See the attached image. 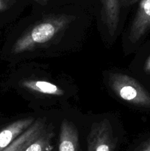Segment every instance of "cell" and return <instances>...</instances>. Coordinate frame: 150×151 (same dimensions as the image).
Wrapping results in <instances>:
<instances>
[{
  "instance_id": "cell-1",
  "label": "cell",
  "mask_w": 150,
  "mask_h": 151,
  "mask_svg": "<svg viewBox=\"0 0 150 151\" xmlns=\"http://www.w3.org/2000/svg\"><path fill=\"white\" fill-rule=\"evenodd\" d=\"M74 19L66 14L51 15L31 27L13 44L14 54L32 51L57 36Z\"/></svg>"
},
{
  "instance_id": "cell-2",
  "label": "cell",
  "mask_w": 150,
  "mask_h": 151,
  "mask_svg": "<svg viewBox=\"0 0 150 151\" xmlns=\"http://www.w3.org/2000/svg\"><path fill=\"white\" fill-rule=\"evenodd\" d=\"M108 85L121 100L140 107L150 108V94L135 79L121 73H110Z\"/></svg>"
},
{
  "instance_id": "cell-3",
  "label": "cell",
  "mask_w": 150,
  "mask_h": 151,
  "mask_svg": "<svg viewBox=\"0 0 150 151\" xmlns=\"http://www.w3.org/2000/svg\"><path fill=\"white\" fill-rule=\"evenodd\" d=\"M116 139L111 123L104 119L94 124L88 137V151H114Z\"/></svg>"
},
{
  "instance_id": "cell-4",
  "label": "cell",
  "mask_w": 150,
  "mask_h": 151,
  "mask_svg": "<svg viewBox=\"0 0 150 151\" xmlns=\"http://www.w3.org/2000/svg\"><path fill=\"white\" fill-rule=\"evenodd\" d=\"M150 29V0H141L129 30V39L138 42Z\"/></svg>"
},
{
  "instance_id": "cell-5",
  "label": "cell",
  "mask_w": 150,
  "mask_h": 151,
  "mask_svg": "<svg viewBox=\"0 0 150 151\" xmlns=\"http://www.w3.org/2000/svg\"><path fill=\"white\" fill-rule=\"evenodd\" d=\"M58 151H82L77 128L73 122L66 119L60 125Z\"/></svg>"
},
{
  "instance_id": "cell-6",
  "label": "cell",
  "mask_w": 150,
  "mask_h": 151,
  "mask_svg": "<svg viewBox=\"0 0 150 151\" xmlns=\"http://www.w3.org/2000/svg\"><path fill=\"white\" fill-rule=\"evenodd\" d=\"M33 118L19 119L0 131V151L8 147L22 134L25 132L35 122Z\"/></svg>"
},
{
  "instance_id": "cell-7",
  "label": "cell",
  "mask_w": 150,
  "mask_h": 151,
  "mask_svg": "<svg viewBox=\"0 0 150 151\" xmlns=\"http://www.w3.org/2000/svg\"><path fill=\"white\" fill-rule=\"evenodd\" d=\"M46 129L45 122L41 119H37L24 134L2 151H24Z\"/></svg>"
},
{
  "instance_id": "cell-8",
  "label": "cell",
  "mask_w": 150,
  "mask_h": 151,
  "mask_svg": "<svg viewBox=\"0 0 150 151\" xmlns=\"http://www.w3.org/2000/svg\"><path fill=\"white\" fill-rule=\"evenodd\" d=\"M101 3V16L109 33L114 35L118 28L120 16L119 0H100Z\"/></svg>"
},
{
  "instance_id": "cell-9",
  "label": "cell",
  "mask_w": 150,
  "mask_h": 151,
  "mask_svg": "<svg viewBox=\"0 0 150 151\" xmlns=\"http://www.w3.org/2000/svg\"><path fill=\"white\" fill-rule=\"evenodd\" d=\"M20 84L25 89L45 95L59 97L63 96L65 93L60 86L44 80L26 79L22 81Z\"/></svg>"
},
{
  "instance_id": "cell-10",
  "label": "cell",
  "mask_w": 150,
  "mask_h": 151,
  "mask_svg": "<svg viewBox=\"0 0 150 151\" xmlns=\"http://www.w3.org/2000/svg\"><path fill=\"white\" fill-rule=\"evenodd\" d=\"M53 137L52 131L46 129L24 151H52Z\"/></svg>"
},
{
  "instance_id": "cell-11",
  "label": "cell",
  "mask_w": 150,
  "mask_h": 151,
  "mask_svg": "<svg viewBox=\"0 0 150 151\" xmlns=\"http://www.w3.org/2000/svg\"><path fill=\"white\" fill-rule=\"evenodd\" d=\"M10 4V0H0V11L6 10Z\"/></svg>"
},
{
  "instance_id": "cell-12",
  "label": "cell",
  "mask_w": 150,
  "mask_h": 151,
  "mask_svg": "<svg viewBox=\"0 0 150 151\" xmlns=\"http://www.w3.org/2000/svg\"><path fill=\"white\" fill-rule=\"evenodd\" d=\"M119 1H120V4L123 6H130L136 3L139 0H119Z\"/></svg>"
},
{
  "instance_id": "cell-13",
  "label": "cell",
  "mask_w": 150,
  "mask_h": 151,
  "mask_svg": "<svg viewBox=\"0 0 150 151\" xmlns=\"http://www.w3.org/2000/svg\"><path fill=\"white\" fill-rule=\"evenodd\" d=\"M144 72H146V73L150 74V56L148 58V59L146 60V61L145 62V65H144Z\"/></svg>"
},
{
  "instance_id": "cell-14",
  "label": "cell",
  "mask_w": 150,
  "mask_h": 151,
  "mask_svg": "<svg viewBox=\"0 0 150 151\" xmlns=\"http://www.w3.org/2000/svg\"><path fill=\"white\" fill-rule=\"evenodd\" d=\"M139 151H150V139L144 143Z\"/></svg>"
},
{
  "instance_id": "cell-15",
  "label": "cell",
  "mask_w": 150,
  "mask_h": 151,
  "mask_svg": "<svg viewBox=\"0 0 150 151\" xmlns=\"http://www.w3.org/2000/svg\"><path fill=\"white\" fill-rule=\"evenodd\" d=\"M34 1H35L36 2L39 3L41 4H46L47 1H48V0H34Z\"/></svg>"
}]
</instances>
